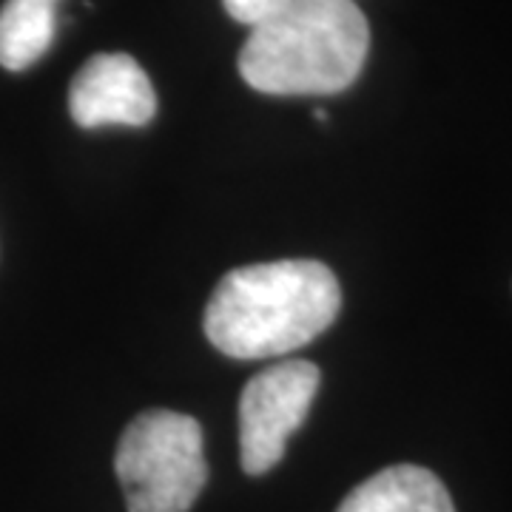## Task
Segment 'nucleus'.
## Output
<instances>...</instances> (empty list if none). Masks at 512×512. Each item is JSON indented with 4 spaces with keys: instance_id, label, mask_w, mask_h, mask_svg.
<instances>
[{
    "instance_id": "f257e3e1",
    "label": "nucleus",
    "mask_w": 512,
    "mask_h": 512,
    "mask_svg": "<svg viewBox=\"0 0 512 512\" xmlns=\"http://www.w3.org/2000/svg\"><path fill=\"white\" fill-rule=\"evenodd\" d=\"M342 288L316 259H279L220 279L205 308V336L231 359H276L333 325Z\"/></svg>"
},
{
    "instance_id": "f03ea898",
    "label": "nucleus",
    "mask_w": 512,
    "mask_h": 512,
    "mask_svg": "<svg viewBox=\"0 0 512 512\" xmlns=\"http://www.w3.org/2000/svg\"><path fill=\"white\" fill-rule=\"evenodd\" d=\"M370 26L353 0H279L251 26L239 52L242 80L262 94H339L356 83Z\"/></svg>"
},
{
    "instance_id": "7ed1b4c3",
    "label": "nucleus",
    "mask_w": 512,
    "mask_h": 512,
    "mask_svg": "<svg viewBox=\"0 0 512 512\" xmlns=\"http://www.w3.org/2000/svg\"><path fill=\"white\" fill-rule=\"evenodd\" d=\"M114 470L128 512H188L208 481L200 421L174 410H148L117 444Z\"/></svg>"
},
{
    "instance_id": "20e7f679",
    "label": "nucleus",
    "mask_w": 512,
    "mask_h": 512,
    "mask_svg": "<svg viewBox=\"0 0 512 512\" xmlns=\"http://www.w3.org/2000/svg\"><path fill=\"white\" fill-rule=\"evenodd\" d=\"M322 373L313 362H276L245 384L239 399V458L248 476L274 470L285 444L308 419Z\"/></svg>"
},
{
    "instance_id": "39448f33",
    "label": "nucleus",
    "mask_w": 512,
    "mask_h": 512,
    "mask_svg": "<svg viewBox=\"0 0 512 512\" xmlns=\"http://www.w3.org/2000/svg\"><path fill=\"white\" fill-rule=\"evenodd\" d=\"M69 111L80 128L148 126L157 111V94L131 55H94L74 74Z\"/></svg>"
},
{
    "instance_id": "423d86ee",
    "label": "nucleus",
    "mask_w": 512,
    "mask_h": 512,
    "mask_svg": "<svg viewBox=\"0 0 512 512\" xmlns=\"http://www.w3.org/2000/svg\"><path fill=\"white\" fill-rule=\"evenodd\" d=\"M339 512H456L447 487L430 470L396 464L362 481Z\"/></svg>"
},
{
    "instance_id": "0eeeda50",
    "label": "nucleus",
    "mask_w": 512,
    "mask_h": 512,
    "mask_svg": "<svg viewBox=\"0 0 512 512\" xmlns=\"http://www.w3.org/2000/svg\"><path fill=\"white\" fill-rule=\"evenodd\" d=\"M57 0H6L0 6V66L23 72L49 52L55 40Z\"/></svg>"
},
{
    "instance_id": "6e6552de",
    "label": "nucleus",
    "mask_w": 512,
    "mask_h": 512,
    "mask_svg": "<svg viewBox=\"0 0 512 512\" xmlns=\"http://www.w3.org/2000/svg\"><path fill=\"white\" fill-rule=\"evenodd\" d=\"M222 3H225V12L237 20V23L256 26L259 20L274 9L279 0H222Z\"/></svg>"
}]
</instances>
